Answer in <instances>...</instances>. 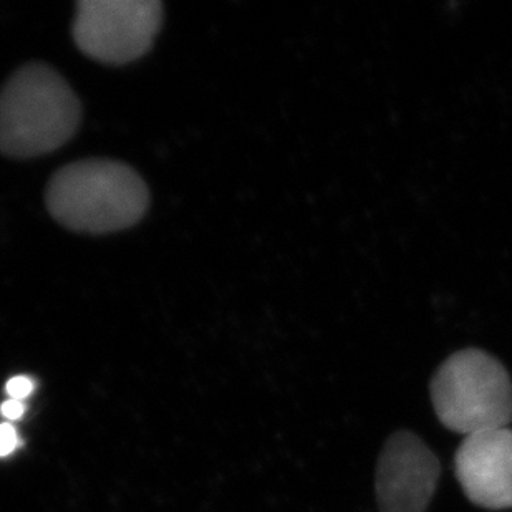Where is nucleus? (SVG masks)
<instances>
[{"instance_id": "obj_1", "label": "nucleus", "mask_w": 512, "mask_h": 512, "mask_svg": "<svg viewBox=\"0 0 512 512\" xmlns=\"http://www.w3.org/2000/svg\"><path fill=\"white\" fill-rule=\"evenodd\" d=\"M82 105L47 63L20 67L0 90V153L15 160L49 155L77 133Z\"/></svg>"}, {"instance_id": "obj_2", "label": "nucleus", "mask_w": 512, "mask_h": 512, "mask_svg": "<svg viewBox=\"0 0 512 512\" xmlns=\"http://www.w3.org/2000/svg\"><path fill=\"white\" fill-rule=\"evenodd\" d=\"M45 204L63 228L107 234L140 223L150 208V191L125 163L83 160L55 173Z\"/></svg>"}, {"instance_id": "obj_3", "label": "nucleus", "mask_w": 512, "mask_h": 512, "mask_svg": "<svg viewBox=\"0 0 512 512\" xmlns=\"http://www.w3.org/2000/svg\"><path fill=\"white\" fill-rule=\"evenodd\" d=\"M431 401L441 425L459 435L509 428L512 380L493 355L466 348L446 358L431 380Z\"/></svg>"}, {"instance_id": "obj_4", "label": "nucleus", "mask_w": 512, "mask_h": 512, "mask_svg": "<svg viewBox=\"0 0 512 512\" xmlns=\"http://www.w3.org/2000/svg\"><path fill=\"white\" fill-rule=\"evenodd\" d=\"M163 25L160 0H82L72 34L92 60L125 65L148 54Z\"/></svg>"}, {"instance_id": "obj_5", "label": "nucleus", "mask_w": 512, "mask_h": 512, "mask_svg": "<svg viewBox=\"0 0 512 512\" xmlns=\"http://www.w3.org/2000/svg\"><path fill=\"white\" fill-rule=\"evenodd\" d=\"M440 473V461L415 433L398 431L390 436L375 479L380 512H425Z\"/></svg>"}, {"instance_id": "obj_6", "label": "nucleus", "mask_w": 512, "mask_h": 512, "mask_svg": "<svg viewBox=\"0 0 512 512\" xmlns=\"http://www.w3.org/2000/svg\"><path fill=\"white\" fill-rule=\"evenodd\" d=\"M455 473L466 498L479 508L512 509V430L464 436L455 455Z\"/></svg>"}, {"instance_id": "obj_7", "label": "nucleus", "mask_w": 512, "mask_h": 512, "mask_svg": "<svg viewBox=\"0 0 512 512\" xmlns=\"http://www.w3.org/2000/svg\"><path fill=\"white\" fill-rule=\"evenodd\" d=\"M5 390L12 400L22 401L34 392V382H32V378L25 377V375H17V377L10 378Z\"/></svg>"}, {"instance_id": "obj_8", "label": "nucleus", "mask_w": 512, "mask_h": 512, "mask_svg": "<svg viewBox=\"0 0 512 512\" xmlns=\"http://www.w3.org/2000/svg\"><path fill=\"white\" fill-rule=\"evenodd\" d=\"M17 445H19V436H17L14 426L10 423H2L0 425V458L14 453Z\"/></svg>"}, {"instance_id": "obj_9", "label": "nucleus", "mask_w": 512, "mask_h": 512, "mask_svg": "<svg viewBox=\"0 0 512 512\" xmlns=\"http://www.w3.org/2000/svg\"><path fill=\"white\" fill-rule=\"evenodd\" d=\"M25 406L22 401L19 400H12V398H9V400L4 401L2 403V406H0V413H2V416H5L7 420L15 421L19 420V418H22V415H24Z\"/></svg>"}]
</instances>
